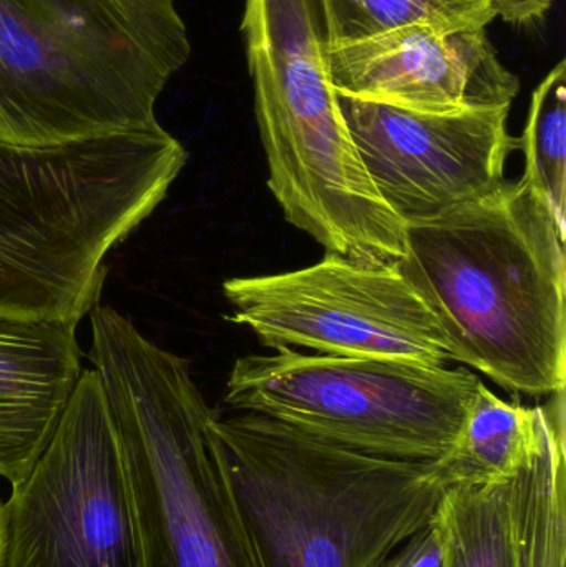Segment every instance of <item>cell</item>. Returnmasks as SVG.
<instances>
[{"instance_id": "cell-6", "label": "cell", "mask_w": 566, "mask_h": 567, "mask_svg": "<svg viewBox=\"0 0 566 567\" xmlns=\"http://www.w3.org/2000/svg\"><path fill=\"white\" fill-rule=\"evenodd\" d=\"M241 32L268 186L286 218L354 212L374 185L332 86L326 0H246Z\"/></svg>"}, {"instance_id": "cell-16", "label": "cell", "mask_w": 566, "mask_h": 567, "mask_svg": "<svg viewBox=\"0 0 566 567\" xmlns=\"http://www.w3.org/2000/svg\"><path fill=\"white\" fill-rule=\"evenodd\" d=\"M326 6L332 45L405 25L485 29L497 17L491 0H326Z\"/></svg>"}, {"instance_id": "cell-19", "label": "cell", "mask_w": 566, "mask_h": 567, "mask_svg": "<svg viewBox=\"0 0 566 567\" xmlns=\"http://www.w3.org/2000/svg\"><path fill=\"white\" fill-rule=\"evenodd\" d=\"M3 549H6V522H3V503H0V567L3 565Z\"/></svg>"}, {"instance_id": "cell-18", "label": "cell", "mask_w": 566, "mask_h": 567, "mask_svg": "<svg viewBox=\"0 0 566 567\" xmlns=\"http://www.w3.org/2000/svg\"><path fill=\"white\" fill-rule=\"evenodd\" d=\"M495 16L512 25H532L545 19L554 0H491Z\"/></svg>"}, {"instance_id": "cell-12", "label": "cell", "mask_w": 566, "mask_h": 567, "mask_svg": "<svg viewBox=\"0 0 566 567\" xmlns=\"http://www.w3.org/2000/svg\"><path fill=\"white\" fill-rule=\"evenodd\" d=\"M545 406L507 402L484 383L451 449L432 460L435 478L445 489L508 483L537 450Z\"/></svg>"}, {"instance_id": "cell-9", "label": "cell", "mask_w": 566, "mask_h": 567, "mask_svg": "<svg viewBox=\"0 0 566 567\" xmlns=\"http://www.w3.org/2000/svg\"><path fill=\"white\" fill-rule=\"evenodd\" d=\"M359 156L385 205L408 223L497 192L518 140L511 109L422 113L339 96Z\"/></svg>"}, {"instance_id": "cell-10", "label": "cell", "mask_w": 566, "mask_h": 567, "mask_svg": "<svg viewBox=\"0 0 566 567\" xmlns=\"http://www.w3.org/2000/svg\"><path fill=\"white\" fill-rule=\"evenodd\" d=\"M329 70L339 96L412 112L511 109L521 92L485 29L405 25L335 43Z\"/></svg>"}, {"instance_id": "cell-5", "label": "cell", "mask_w": 566, "mask_h": 567, "mask_svg": "<svg viewBox=\"0 0 566 567\" xmlns=\"http://www.w3.org/2000/svg\"><path fill=\"white\" fill-rule=\"evenodd\" d=\"M275 350L236 360L225 395L233 410L385 458L444 455L482 383L467 367Z\"/></svg>"}, {"instance_id": "cell-4", "label": "cell", "mask_w": 566, "mask_h": 567, "mask_svg": "<svg viewBox=\"0 0 566 567\" xmlns=\"http://www.w3.org/2000/svg\"><path fill=\"white\" fill-rule=\"evenodd\" d=\"M138 523L143 567H259L205 402L183 357L112 306L90 312Z\"/></svg>"}, {"instance_id": "cell-8", "label": "cell", "mask_w": 566, "mask_h": 567, "mask_svg": "<svg viewBox=\"0 0 566 567\" xmlns=\"http://www.w3.org/2000/svg\"><path fill=\"white\" fill-rule=\"evenodd\" d=\"M228 319L269 349L318 355L445 365L452 362L438 319L395 262L326 251L308 268L228 279Z\"/></svg>"}, {"instance_id": "cell-17", "label": "cell", "mask_w": 566, "mask_h": 567, "mask_svg": "<svg viewBox=\"0 0 566 567\" xmlns=\"http://www.w3.org/2000/svg\"><path fill=\"white\" fill-rule=\"evenodd\" d=\"M381 567H447V523L442 505Z\"/></svg>"}, {"instance_id": "cell-1", "label": "cell", "mask_w": 566, "mask_h": 567, "mask_svg": "<svg viewBox=\"0 0 566 567\" xmlns=\"http://www.w3.org/2000/svg\"><path fill=\"white\" fill-rule=\"evenodd\" d=\"M565 233L524 182L408 223L395 261L431 309L452 362L504 390L566 385Z\"/></svg>"}, {"instance_id": "cell-11", "label": "cell", "mask_w": 566, "mask_h": 567, "mask_svg": "<svg viewBox=\"0 0 566 567\" xmlns=\"http://www.w3.org/2000/svg\"><path fill=\"white\" fill-rule=\"evenodd\" d=\"M76 326L0 313V478H23L82 377Z\"/></svg>"}, {"instance_id": "cell-13", "label": "cell", "mask_w": 566, "mask_h": 567, "mask_svg": "<svg viewBox=\"0 0 566 567\" xmlns=\"http://www.w3.org/2000/svg\"><path fill=\"white\" fill-rule=\"evenodd\" d=\"M552 396L537 450L512 480L515 567H566L565 392Z\"/></svg>"}, {"instance_id": "cell-2", "label": "cell", "mask_w": 566, "mask_h": 567, "mask_svg": "<svg viewBox=\"0 0 566 567\" xmlns=\"http://www.w3.org/2000/svg\"><path fill=\"white\" fill-rule=\"evenodd\" d=\"M189 56L176 0H0V143L156 128V103Z\"/></svg>"}, {"instance_id": "cell-14", "label": "cell", "mask_w": 566, "mask_h": 567, "mask_svg": "<svg viewBox=\"0 0 566 567\" xmlns=\"http://www.w3.org/2000/svg\"><path fill=\"white\" fill-rule=\"evenodd\" d=\"M447 567H515L512 482L445 489Z\"/></svg>"}, {"instance_id": "cell-15", "label": "cell", "mask_w": 566, "mask_h": 567, "mask_svg": "<svg viewBox=\"0 0 566 567\" xmlns=\"http://www.w3.org/2000/svg\"><path fill=\"white\" fill-rule=\"evenodd\" d=\"M518 150L524 153L522 182L548 206L566 231V62L560 60L532 95ZM566 235V233H565Z\"/></svg>"}, {"instance_id": "cell-3", "label": "cell", "mask_w": 566, "mask_h": 567, "mask_svg": "<svg viewBox=\"0 0 566 567\" xmlns=\"http://www.w3.org/2000/svg\"><path fill=\"white\" fill-rule=\"evenodd\" d=\"M259 567H381L438 512L431 462L356 452L255 413L216 416Z\"/></svg>"}, {"instance_id": "cell-7", "label": "cell", "mask_w": 566, "mask_h": 567, "mask_svg": "<svg viewBox=\"0 0 566 567\" xmlns=\"http://www.w3.org/2000/svg\"><path fill=\"white\" fill-rule=\"evenodd\" d=\"M2 567H143L125 462L102 380L83 369L32 468L3 503Z\"/></svg>"}]
</instances>
